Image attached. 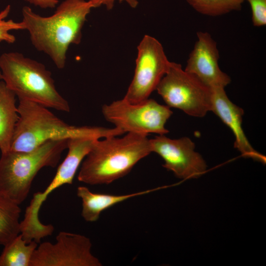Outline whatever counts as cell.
Returning <instances> with one entry per match:
<instances>
[{
	"label": "cell",
	"mask_w": 266,
	"mask_h": 266,
	"mask_svg": "<svg viewBox=\"0 0 266 266\" xmlns=\"http://www.w3.org/2000/svg\"><path fill=\"white\" fill-rule=\"evenodd\" d=\"M92 8L89 1L65 0L52 15L44 17L25 6L22 22L35 48L47 55L59 69L65 67L71 44H78L87 15Z\"/></svg>",
	"instance_id": "6da1fadb"
},
{
	"label": "cell",
	"mask_w": 266,
	"mask_h": 266,
	"mask_svg": "<svg viewBox=\"0 0 266 266\" xmlns=\"http://www.w3.org/2000/svg\"><path fill=\"white\" fill-rule=\"evenodd\" d=\"M147 136L127 133L121 137L97 139L80 165L78 181L91 185L108 184L125 176L152 152Z\"/></svg>",
	"instance_id": "7a4b0ae2"
},
{
	"label": "cell",
	"mask_w": 266,
	"mask_h": 266,
	"mask_svg": "<svg viewBox=\"0 0 266 266\" xmlns=\"http://www.w3.org/2000/svg\"><path fill=\"white\" fill-rule=\"evenodd\" d=\"M18 112L19 117L12 138L11 151L30 152L50 140L77 136L100 139L125 133L115 127L68 125L48 108L27 100H19Z\"/></svg>",
	"instance_id": "3957f363"
},
{
	"label": "cell",
	"mask_w": 266,
	"mask_h": 266,
	"mask_svg": "<svg viewBox=\"0 0 266 266\" xmlns=\"http://www.w3.org/2000/svg\"><path fill=\"white\" fill-rule=\"evenodd\" d=\"M2 80L19 100L69 112L68 101L58 92L51 72L44 64L16 52L0 56Z\"/></svg>",
	"instance_id": "277c9868"
},
{
	"label": "cell",
	"mask_w": 266,
	"mask_h": 266,
	"mask_svg": "<svg viewBox=\"0 0 266 266\" xmlns=\"http://www.w3.org/2000/svg\"><path fill=\"white\" fill-rule=\"evenodd\" d=\"M67 140H50L30 152L1 153L0 196L20 205L27 198L38 171L57 165L67 149Z\"/></svg>",
	"instance_id": "5b68a950"
},
{
	"label": "cell",
	"mask_w": 266,
	"mask_h": 266,
	"mask_svg": "<svg viewBox=\"0 0 266 266\" xmlns=\"http://www.w3.org/2000/svg\"><path fill=\"white\" fill-rule=\"evenodd\" d=\"M156 90L167 106L189 115L203 117L211 110V89L178 63L170 62Z\"/></svg>",
	"instance_id": "8992f818"
},
{
	"label": "cell",
	"mask_w": 266,
	"mask_h": 266,
	"mask_svg": "<svg viewBox=\"0 0 266 266\" xmlns=\"http://www.w3.org/2000/svg\"><path fill=\"white\" fill-rule=\"evenodd\" d=\"M101 111L107 121L125 133L147 135L150 133L158 135L167 133L169 131L165 125L173 113L168 106L149 98L136 104L123 99L103 105Z\"/></svg>",
	"instance_id": "52a82bcc"
},
{
	"label": "cell",
	"mask_w": 266,
	"mask_h": 266,
	"mask_svg": "<svg viewBox=\"0 0 266 266\" xmlns=\"http://www.w3.org/2000/svg\"><path fill=\"white\" fill-rule=\"evenodd\" d=\"M133 79L124 97L136 104L149 98L167 72L170 62L161 43L155 38L145 35L137 46V56Z\"/></svg>",
	"instance_id": "ba28073f"
},
{
	"label": "cell",
	"mask_w": 266,
	"mask_h": 266,
	"mask_svg": "<svg viewBox=\"0 0 266 266\" xmlns=\"http://www.w3.org/2000/svg\"><path fill=\"white\" fill-rule=\"evenodd\" d=\"M92 244L85 235L62 231L55 243H40L33 255L30 266H101L92 252Z\"/></svg>",
	"instance_id": "9c48e42d"
},
{
	"label": "cell",
	"mask_w": 266,
	"mask_h": 266,
	"mask_svg": "<svg viewBox=\"0 0 266 266\" xmlns=\"http://www.w3.org/2000/svg\"><path fill=\"white\" fill-rule=\"evenodd\" d=\"M152 152L164 160L163 166L172 171L178 178H197L206 169V163L195 151V144L188 137L171 139L165 134L158 135L150 139Z\"/></svg>",
	"instance_id": "30bf717a"
},
{
	"label": "cell",
	"mask_w": 266,
	"mask_h": 266,
	"mask_svg": "<svg viewBox=\"0 0 266 266\" xmlns=\"http://www.w3.org/2000/svg\"><path fill=\"white\" fill-rule=\"evenodd\" d=\"M197 35L198 39L189 56L184 70L210 89L225 88L231 80L219 67V52L216 42L207 32H199Z\"/></svg>",
	"instance_id": "8fae6325"
},
{
	"label": "cell",
	"mask_w": 266,
	"mask_h": 266,
	"mask_svg": "<svg viewBox=\"0 0 266 266\" xmlns=\"http://www.w3.org/2000/svg\"><path fill=\"white\" fill-rule=\"evenodd\" d=\"M213 111L233 132L234 147L246 158H250L265 164L266 157L255 150L247 139L242 128L243 110L233 103L228 97L225 88L211 89Z\"/></svg>",
	"instance_id": "7c38bea8"
},
{
	"label": "cell",
	"mask_w": 266,
	"mask_h": 266,
	"mask_svg": "<svg viewBox=\"0 0 266 266\" xmlns=\"http://www.w3.org/2000/svg\"><path fill=\"white\" fill-rule=\"evenodd\" d=\"M156 189H149L132 194L114 195L94 193L86 186L77 189V196L82 201L81 216L86 222L97 221L105 210L130 198L150 193Z\"/></svg>",
	"instance_id": "4fadbf2b"
},
{
	"label": "cell",
	"mask_w": 266,
	"mask_h": 266,
	"mask_svg": "<svg viewBox=\"0 0 266 266\" xmlns=\"http://www.w3.org/2000/svg\"><path fill=\"white\" fill-rule=\"evenodd\" d=\"M16 97L0 81V151L1 153L10 150L12 138L19 119Z\"/></svg>",
	"instance_id": "5bb4252c"
},
{
	"label": "cell",
	"mask_w": 266,
	"mask_h": 266,
	"mask_svg": "<svg viewBox=\"0 0 266 266\" xmlns=\"http://www.w3.org/2000/svg\"><path fill=\"white\" fill-rule=\"evenodd\" d=\"M38 244L35 241L27 243L20 233L3 246L0 255V266H30Z\"/></svg>",
	"instance_id": "9a60e30c"
},
{
	"label": "cell",
	"mask_w": 266,
	"mask_h": 266,
	"mask_svg": "<svg viewBox=\"0 0 266 266\" xmlns=\"http://www.w3.org/2000/svg\"><path fill=\"white\" fill-rule=\"evenodd\" d=\"M20 205L0 196V245L4 246L20 233Z\"/></svg>",
	"instance_id": "2e32d148"
},
{
	"label": "cell",
	"mask_w": 266,
	"mask_h": 266,
	"mask_svg": "<svg viewBox=\"0 0 266 266\" xmlns=\"http://www.w3.org/2000/svg\"><path fill=\"white\" fill-rule=\"evenodd\" d=\"M197 12L210 16H218L241 9L244 0H186Z\"/></svg>",
	"instance_id": "e0dca14e"
},
{
	"label": "cell",
	"mask_w": 266,
	"mask_h": 266,
	"mask_svg": "<svg viewBox=\"0 0 266 266\" xmlns=\"http://www.w3.org/2000/svg\"><path fill=\"white\" fill-rule=\"evenodd\" d=\"M11 10V6L7 5L0 12V42L4 41L8 43H13L16 38L14 35L10 33L13 30H25L24 23L21 21L16 22L11 19L5 20Z\"/></svg>",
	"instance_id": "ac0fdd59"
},
{
	"label": "cell",
	"mask_w": 266,
	"mask_h": 266,
	"mask_svg": "<svg viewBox=\"0 0 266 266\" xmlns=\"http://www.w3.org/2000/svg\"><path fill=\"white\" fill-rule=\"evenodd\" d=\"M250 4L252 21L254 26L260 27L266 25V0H244Z\"/></svg>",
	"instance_id": "d6986e66"
},
{
	"label": "cell",
	"mask_w": 266,
	"mask_h": 266,
	"mask_svg": "<svg viewBox=\"0 0 266 266\" xmlns=\"http://www.w3.org/2000/svg\"><path fill=\"white\" fill-rule=\"evenodd\" d=\"M116 0H89L92 8L99 7L101 5L106 6L107 9L111 10L114 6ZM120 2L125 1L131 7L135 8L138 3L137 0H118Z\"/></svg>",
	"instance_id": "ffe728a7"
},
{
	"label": "cell",
	"mask_w": 266,
	"mask_h": 266,
	"mask_svg": "<svg viewBox=\"0 0 266 266\" xmlns=\"http://www.w3.org/2000/svg\"><path fill=\"white\" fill-rule=\"evenodd\" d=\"M27 2L42 8H54L58 3V0H25Z\"/></svg>",
	"instance_id": "44dd1931"
},
{
	"label": "cell",
	"mask_w": 266,
	"mask_h": 266,
	"mask_svg": "<svg viewBox=\"0 0 266 266\" xmlns=\"http://www.w3.org/2000/svg\"><path fill=\"white\" fill-rule=\"evenodd\" d=\"M0 80H2V75H1V72L0 70Z\"/></svg>",
	"instance_id": "7402d4cb"
}]
</instances>
